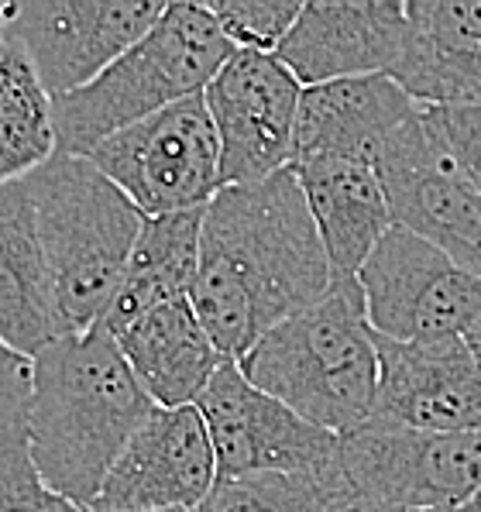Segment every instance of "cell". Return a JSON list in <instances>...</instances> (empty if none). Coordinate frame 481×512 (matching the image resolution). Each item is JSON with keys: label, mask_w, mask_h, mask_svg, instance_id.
Returning <instances> with one entry per match:
<instances>
[{"label": "cell", "mask_w": 481, "mask_h": 512, "mask_svg": "<svg viewBox=\"0 0 481 512\" xmlns=\"http://www.w3.org/2000/svg\"><path fill=\"white\" fill-rule=\"evenodd\" d=\"M217 451L220 478L313 471L341 461V433L303 420L286 403L248 382L238 361H224L196 399Z\"/></svg>", "instance_id": "obj_12"}, {"label": "cell", "mask_w": 481, "mask_h": 512, "mask_svg": "<svg viewBox=\"0 0 481 512\" xmlns=\"http://www.w3.org/2000/svg\"><path fill=\"white\" fill-rule=\"evenodd\" d=\"M378 392L368 420L430 433L481 430V372L464 337L399 344L378 337Z\"/></svg>", "instance_id": "obj_14"}, {"label": "cell", "mask_w": 481, "mask_h": 512, "mask_svg": "<svg viewBox=\"0 0 481 512\" xmlns=\"http://www.w3.org/2000/svg\"><path fill=\"white\" fill-rule=\"evenodd\" d=\"M203 214H207V207L145 217V227L134 241L131 262L124 269V279L114 299H110L100 327H107L110 334H121L124 327L152 313L155 306L193 293L196 272H200Z\"/></svg>", "instance_id": "obj_21"}, {"label": "cell", "mask_w": 481, "mask_h": 512, "mask_svg": "<svg viewBox=\"0 0 481 512\" xmlns=\"http://www.w3.org/2000/svg\"><path fill=\"white\" fill-rule=\"evenodd\" d=\"M114 337L134 378L159 409L196 406L210 378L227 361L189 296L155 306Z\"/></svg>", "instance_id": "obj_18"}, {"label": "cell", "mask_w": 481, "mask_h": 512, "mask_svg": "<svg viewBox=\"0 0 481 512\" xmlns=\"http://www.w3.org/2000/svg\"><path fill=\"white\" fill-rule=\"evenodd\" d=\"M162 11L159 0H21L4 4V38L28 52L52 97H69L141 42Z\"/></svg>", "instance_id": "obj_9"}, {"label": "cell", "mask_w": 481, "mask_h": 512, "mask_svg": "<svg viewBox=\"0 0 481 512\" xmlns=\"http://www.w3.org/2000/svg\"><path fill=\"white\" fill-rule=\"evenodd\" d=\"M427 117L461 176L481 193V107H427Z\"/></svg>", "instance_id": "obj_26"}, {"label": "cell", "mask_w": 481, "mask_h": 512, "mask_svg": "<svg viewBox=\"0 0 481 512\" xmlns=\"http://www.w3.org/2000/svg\"><path fill=\"white\" fill-rule=\"evenodd\" d=\"M341 512H416V509H399V506H385V502H372V499H354L351 506H344Z\"/></svg>", "instance_id": "obj_28"}, {"label": "cell", "mask_w": 481, "mask_h": 512, "mask_svg": "<svg viewBox=\"0 0 481 512\" xmlns=\"http://www.w3.org/2000/svg\"><path fill=\"white\" fill-rule=\"evenodd\" d=\"M457 512H481V492L475 495V499L468 502V506H461V509H457Z\"/></svg>", "instance_id": "obj_30"}, {"label": "cell", "mask_w": 481, "mask_h": 512, "mask_svg": "<svg viewBox=\"0 0 481 512\" xmlns=\"http://www.w3.org/2000/svg\"><path fill=\"white\" fill-rule=\"evenodd\" d=\"M389 76L420 107H481V0H406Z\"/></svg>", "instance_id": "obj_17"}, {"label": "cell", "mask_w": 481, "mask_h": 512, "mask_svg": "<svg viewBox=\"0 0 481 512\" xmlns=\"http://www.w3.org/2000/svg\"><path fill=\"white\" fill-rule=\"evenodd\" d=\"M238 52L207 4L172 0L141 42L90 86L55 97V128L62 155H90L117 131L207 93L210 80Z\"/></svg>", "instance_id": "obj_5"}, {"label": "cell", "mask_w": 481, "mask_h": 512, "mask_svg": "<svg viewBox=\"0 0 481 512\" xmlns=\"http://www.w3.org/2000/svg\"><path fill=\"white\" fill-rule=\"evenodd\" d=\"M207 11L234 49L275 55L303 14V0H207Z\"/></svg>", "instance_id": "obj_24"}, {"label": "cell", "mask_w": 481, "mask_h": 512, "mask_svg": "<svg viewBox=\"0 0 481 512\" xmlns=\"http://www.w3.org/2000/svg\"><path fill=\"white\" fill-rule=\"evenodd\" d=\"M207 110L220 141V179L251 186L293 165L303 83L272 52L238 49L207 86Z\"/></svg>", "instance_id": "obj_11"}, {"label": "cell", "mask_w": 481, "mask_h": 512, "mask_svg": "<svg viewBox=\"0 0 481 512\" xmlns=\"http://www.w3.org/2000/svg\"><path fill=\"white\" fill-rule=\"evenodd\" d=\"M0 512H80L42 478L28 437L0 440Z\"/></svg>", "instance_id": "obj_25"}, {"label": "cell", "mask_w": 481, "mask_h": 512, "mask_svg": "<svg viewBox=\"0 0 481 512\" xmlns=\"http://www.w3.org/2000/svg\"><path fill=\"white\" fill-rule=\"evenodd\" d=\"M375 172L392 224L437 244L447 258L481 279V193L440 145L427 107L385 141Z\"/></svg>", "instance_id": "obj_10"}, {"label": "cell", "mask_w": 481, "mask_h": 512, "mask_svg": "<svg viewBox=\"0 0 481 512\" xmlns=\"http://www.w3.org/2000/svg\"><path fill=\"white\" fill-rule=\"evenodd\" d=\"M220 471L210 430L196 406L159 409L138 427L110 468L93 509L200 512Z\"/></svg>", "instance_id": "obj_13"}, {"label": "cell", "mask_w": 481, "mask_h": 512, "mask_svg": "<svg viewBox=\"0 0 481 512\" xmlns=\"http://www.w3.org/2000/svg\"><path fill=\"white\" fill-rule=\"evenodd\" d=\"M289 169L296 172L310 203L330 269L334 275L358 279L378 241L396 227L375 165L351 159H303Z\"/></svg>", "instance_id": "obj_19"}, {"label": "cell", "mask_w": 481, "mask_h": 512, "mask_svg": "<svg viewBox=\"0 0 481 512\" xmlns=\"http://www.w3.org/2000/svg\"><path fill=\"white\" fill-rule=\"evenodd\" d=\"M341 468L358 499L457 512L481 492V430L430 433L365 420L341 433Z\"/></svg>", "instance_id": "obj_7"}, {"label": "cell", "mask_w": 481, "mask_h": 512, "mask_svg": "<svg viewBox=\"0 0 481 512\" xmlns=\"http://www.w3.org/2000/svg\"><path fill=\"white\" fill-rule=\"evenodd\" d=\"M420 104L389 73L303 86L293 162L351 159L375 165L389 141Z\"/></svg>", "instance_id": "obj_16"}, {"label": "cell", "mask_w": 481, "mask_h": 512, "mask_svg": "<svg viewBox=\"0 0 481 512\" xmlns=\"http://www.w3.org/2000/svg\"><path fill=\"white\" fill-rule=\"evenodd\" d=\"M330 282L334 269L293 169L214 196L189 299L227 361L317 303Z\"/></svg>", "instance_id": "obj_1"}, {"label": "cell", "mask_w": 481, "mask_h": 512, "mask_svg": "<svg viewBox=\"0 0 481 512\" xmlns=\"http://www.w3.org/2000/svg\"><path fill=\"white\" fill-rule=\"evenodd\" d=\"M80 512H107V509H93L90 506V509H80ZM169 512H186V509H169Z\"/></svg>", "instance_id": "obj_32"}, {"label": "cell", "mask_w": 481, "mask_h": 512, "mask_svg": "<svg viewBox=\"0 0 481 512\" xmlns=\"http://www.w3.org/2000/svg\"><path fill=\"white\" fill-rule=\"evenodd\" d=\"M59 155L55 97L21 45L0 49V186L38 172Z\"/></svg>", "instance_id": "obj_22"}, {"label": "cell", "mask_w": 481, "mask_h": 512, "mask_svg": "<svg viewBox=\"0 0 481 512\" xmlns=\"http://www.w3.org/2000/svg\"><path fill=\"white\" fill-rule=\"evenodd\" d=\"M31 361V458L49 488L76 509H90L155 403L134 378L117 337L100 324L59 337Z\"/></svg>", "instance_id": "obj_2"}, {"label": "cell", "mask_w": 481, "mask_h": 512, "mask_svg": "<svg viewBox=\"0 0 481 512\" xmlns=\"http://www.w3.org/2000/svg\"><path fill=\"white\" fill-rule=\"evenodd\" d=\"M49 265L59 337L104 320L145 214L83 155H55L25 179Z\"/></svg>", "instance_id": "obj_4"}, {"label": "cell", "mask_w": 481, "mask_h": 512, "mask_svg": "<svg viewBox=\"0 0 481 512\" xmlns=\"http://www.w3.org/2000/svg\"><path fill=\"white\" fill-rule=\"evenodd\" d=\"M368 324L378 337L427 344L464 337L481 317V279L437 244L392 227L358 272Z\"/></svg>", "instance_id": "obj_8"}, {"label": "cell", "mask_w": 481, "mask_h": 512, "mask_svg": "<svg viewBox=\"0 0 481 512\" xmlns=\"http://www.w3.org/2000/svg\"><path fill=\"white\" fill-rule=\"evenodd\" d=\"M238 365L303 420L330 433L361 427L378 392V344L361 282L334 275L317 303L268 330Z\"/></svg>", "instance_id": "obj_3"}, {"label": "cell", "mask_w": 481, "mask_h": 512, "mask_svg": "<svg viewBox=\"0 0 481 512\" xmlns=\"http://www.w3.org/2000/svg\"><path fill=\"white\" fill-rule=\"evenodd\" d=\"M0 337L35 358L59 341V317L28 183L0 186Z\"/></svg>", "instance_id": "obj_20"}, {"label": "cell", "mask_w": 481, "mask_h": 512, "mask_svg": "<svg viewBox=\"0 0 481 512\" xmlns=\"http://www.w3.org/2000/svg\"><path fill=\"white\" fill-rule=\"evenodd\" d=\"M464 344L471 348V354H475V361H478V372H481V317L471 324V330L464 334Z\"/></svg>", "instance_id": "obj_29"}, {"label": "cell", "mask_w": 481, "mask_h": 512, "mask_svg": "<svg viewBox=\"0 0 481 512\" xmlns=\"http://www.w3.org/2000/svg\"><path fill=\"white\" fill-rule=\"evenodd\" d=\"M83 159L121 186L145 217L203 210L224 189L220 141L203 93L117 131Z\"/></svg>", "instance_id": "obj_6"}, {"label": "cell", "mask_w": 481, "mask_h": 512, "mask_svg": "<svg viewBox=\"0 0 481 512\" xmlns=\"http://www.w3.org/2000/svg\"><path fill=\"white\" fill-rule=\"evenodd\" d=\"M406 42V0H310L279 45L303 86L392 73Z\"/></svg>", "instance_id": "obj_15"}, {"label": "cell", "mask_w": 481, "mask_h": 512, "mask_svg": "<svg viewBox=\"0 0 481 512\" xmlns=\"http://www.w3.org/2000/svg\"><path fill=\"white\" fill-rule=\"evenodd\" d=\"M0 49H4V4H0Z\"/></svg>", "instance_id": "obj_31"}, {"label": "cell", "mask_w": 481, "mask_h": 512, "mask_svg": "<svg viewBox=\"0 0 481 512\" xmlns=\"http://www.w3.org/2000/svg\"><path fill=\"white\" fill-rule=\"evenodd\" d=\"M358 499L341 461L313 471L217 478L200 512H341Z\"/></svg>", "instance_id": "obj_23"}, {"label": "cell", "mask_w": 481, "mask_h": 512, "mask_svg": "<svg viewBox=\"0 0 481 512\" xmlns=\"http://www.w3.org/2000/svg\"><path fill=\"white\" fill-rule=\"evenodd\" d=\"M35 361L0 337V440L28 437Z\"/></svg>", "instance_id": "obj_27"}]
</instances>
